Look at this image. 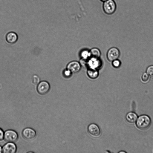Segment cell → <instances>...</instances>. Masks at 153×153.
Masks as SVG:
<instances>
[{"label": "cell", "instance_id": "obj_1", "mask_svg": "<svg viewBox=\"0 0 153 153\" xmlns=\"http://www.w3.org/2000/svg\"><path fill=\"white\" fill-rule=\"evenodd\" d=\"M151 123V120L149 116L146 115L140 116L137 119L136 125L141 130H145L149 127Z\"/></svg>", "mask_w": 153, "mask_h": 153}, {"label": "cell", "instance_id": "obj_2", "mask_svg": "<svg viewBox=\"0 0 153 153\" xmlns=\"http://www.w3.org/2000/svg\"><path fill=\"white\" fill-rule=\"evenodd\" d=\"M117 6L114 0H107L104 2L103 8L105 13L111 15L114 13L116 10Z\"/></svg>", "mask_w": 153, "mask_h": 153}, {"label": "cell", "instance_id": "obj_3", "mask_svg": "<svg viewBox=\"0 0 153 153\" xmlns=\"http://www.w3.org/2000/svg\"><path fill=\"white\" fill-rule=\"evenodd\" d=\"M18 138L17 133L13 130H8L4 132V139L8 142H15L17 140Z\"/></svg>", "mask_w": 153, "mask_h": 153}, {"label": "cell", "instance_id": "obj_4", "mask_svg": "<svg viewBox=\"0 0 153 153\" xmlns=\"http://www.w3.org/2000/svg\"><path fill=\"white\" fill-rule=\"evenodd\" d=\"M87 131L89 134L94 137H98L101 134L100 129L99 126L96 124H90L87 127Z\"/></svg>", "mask_w": 153, "mask_h": 153}, {"label": "cell", "instance_id": "obj_5", "mask_svg": "<svg viewBox=\"0 0 153 153\" xmlns=\"http://www.w3.org/2000/svg\"><path fill=\"white\" fill-rule=\"evenodd\" d=\"M50 88V85L48 82L42 81L37 84V90L39 94L45 95L49 92Z\"/></svg>", "mask_w": 153, "mask_h": 153}, {"label": "cell", "instance_id": "obj_6", "mask_svg": "<svg viewBox=\"0 0 153 153\" xmlns=\"http://www.w3.org/2000/svg\"><path fill=\"white\" fill-rule=\"evenodd\" d=\"M23 137L25 139L29 140L33 139L36 136V132L33 129L26 128L24 129L22 132Z\"/></svg>", "mask_w": 153, "mask_h": 153}, {"label": "cell", "instance_id": "obj_7", "mask_svg": "<svg viewBox=\"0 0 153 153\" xmlns=\"http://www.w3.org/2000/svg\"><path fill=\"white\" fill-rule=\"evenodd\" d=\"M120 55L119 50L115 47H113L110 48L107 53V57L108 59L110 61L117 59Z\"/></svg>", "mask_w": 153, "mask_h": 153}, {"label": "cell", "instance_id": "obj_8", "mask_svg": "<svg viewBox=\"0 0 153 153\" xmlns=\"http://www.w3.org/2000/svg\"><path fill=\"white\" fill-rule=\"evenodd\" d=\"M81 67V65L79 62L76 61H73L68 64L67 68L72 73H76L80 70Z\"/></svg>", "mask_w": 153, "mask_h": 153}, {"label": "cell", "instance_id": "obj_9", "mask_svg": "<svg viewBox=\"0 0 153 153\" xmlns=\"http://www.w3.org/2000/svg\"><path fill=\"white\" fill-rule=\"evenodd\" d=\"M17 150V147L14 143L8 142L2 147V152L4 153H15Z\"/></svg>", "mask_w": 153, "mask_h": 153}, {"label": "cell", "instance_id": "obj_10", "mask_svg": "<svg viewBox=\"0 0 153 153\" xmlns=\"http://www.w3.org/2000/svg\"><path fill=\"white\" fill-rule=\"evenodd\" d=\"M89 68L97 69L101 66V62L98 58L92 57L88 62Z\"/></svg>", "mask_w": 153, "mask_h": 153}, {"label": "cell", "instance_id": "obj_11", "mask_svg": "<svg viewBox=\"0 0 153 153\" xmlns=\"http://www.w3.org/2000/svg\"><path fill=\"white\" fill-rule=\"evenodd\" d=\"M6 39L8 43L13 44L16 42L18 39V36L15 33L10 32L7 34L6 36Z\"/></svg>", "mask_w": 153, "mask_h": 153}, {"label": "cell", "instance_id": "obj_12", "mask_svg": "<svg viewBox=\"0 0 153 153\" xmlns=\"http://www.w3.org/2000/svg\"><path fill=\"white\" fill-rule=\"evenodd\" d=\"M126 118L128 122L133 123L136 121L137 116L135 113L132 112L128 113L126 115Z\"/></svg>", "mask_w": 153, "mask_h": 153}, {"label": "cell", "instance_id": "obj_13", "mask_svg": "<svg viewBox=\"0 0 153 153\" xmlns=\"http://www.w3.org/2000/svg\"><path fill=\"white\" fill-rule=\"evenodd\" d=\"M87 74L90 78L95 79L98 76L99 72L97 69L89 68L87 71Z\"/></svg>", "mask_w": 153, "mask_h": 153}, {"label": "cell", "instance_id": "obj_14", "mask_svg": "<svg viewBox=\"0 0 153 153\" xmlns=\"http://www.w3.org/2000/svg\"><path fill=\"white\" fill-rule=\"evenodd\" d=\"M89 52L90 56L93 58H98L101 55L100 51L96 48H92Z\"/></svg>", "mask_w": 153, "mask_h": 153}, {"label": "cell", "instance_id": "obj_15", "mask_svg": "<svg viewBox=\"0 0 153 153\" xmlns=\"http://www.w3.org/2000/svg\"><path fill=\"white\" fill-rule=\"evenodd\" d=\"M146 73L149 76L153 77V65H150L147 68Z\"/></svg>", "mask_w": 153, "mask_h": 153}, {"label": "cell", "instance_id": "obj_16", "mask_svg": "<svg viewBox=\"0 0 153 153\" xmlns=\"http://www.w3.org/2000/svg\"><path fill=\"white\" fill-rule=\"evenodd\" d=\"M81 56L83 59H86L90 56V52L87 51H83L81 53Z\"/></svg>", "mask_w": 153, "mask_h": 153}, {"label": "cell", "instance_id": "obj_17", "mask_svg": "<svg viewBox=\"0 0 153 153\" xmlns=\"http://www.w3.org/2000/svg\"><path fill=\"white\" fill-rule=\"evenodd\" d=\"M112 62V65L115 68H117L119 67L121 65V62L118 59H115Z\"/></svg>", "mask_w": 153, "mask_h": 153}, {"label": "cell", "instance_id": "obj_18", "mask_svg": "<svg viewBox=\"0 0 153 153\" xmlns=\"http://www.w3.org/2000/svg\"><path fill=\"white\" fill-rule=\"evenodd\" d=\"M141 79L143 82H147L149 79V75L146 73H144L142 76Z\"/></svg>", "mask_w": 153, "mask_h": 153}, {"label": "cell", "instance_id": "obj_19", "mask_svg": "<svg viewBox=\"0 0 153 153\" xmlns=\"http://www.w3.org/2000/svg\"><path fill=\"white\" fill-rule=\"evenodd\" d=\"M40 82L39 77L36 75H34L33 77V82L35 85H37Z\"/></svg>", "mask_w": 153, "mask_h": 153}, {"label": "cell", "instance_id": "obj_20", "mask_svg": "<svg viewBox=\"0 0 153 153\" xmlns=\"http://www.w3.org/2000/svg\"><path fill=\"white\" fill-rule=\"evenodd\" d=\"M64 74L66 76H70L72 73L69 70L67 69L64 71Z\"/></svg>", "mask_w": 153, "mask_h": 153}, {"label": "cell", "instance_id": "obj_21", "mask_svg": "<svg viewBox=\"0 0 153 153\" xmlns=\"http://www.w3.org/2000/svg\"><path fill=\"white\" fill-rule=\"evenodd\" d=\"M4 132L2 129L0 128V140L4 139Z\"/></svg>", "mask_w": 153, "mask_h": 153}, {"label": "cell", "instance_id": "obj_22", "mask_svg": "<svg viewBox=\"0 0 153 153\" xmlns=\"http://www.w3.org/2000/svg\"><path fill=\"white\" fill-rule=\"evenodd\" d=\"M2 152V148L0 146V153Z\"/></svg>", "mask_w": 153, "mask_h": 153}, {"label": "cell", "instance_id": "obj_23", "mask_svg": "<svg viewBox=\"0 0 153 153\" xmlns=\"http://www.w3.org/2000/svg\"><path fill=\"white\" fill-rule=\"evenodd\" d=\"M102 2H105L107 0H100Z\"/></svg>", "mask_w": 153, "mask_h": 153}]
</instances>
